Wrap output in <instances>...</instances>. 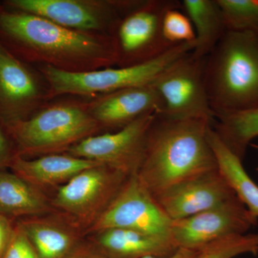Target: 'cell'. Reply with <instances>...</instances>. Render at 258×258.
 Segmentation results:
<instances>
[{
    "label": "cell",
    "instance_id": "f1b7e54d",
    "mask_svg": "<svg viewBox=\"0 0 258 258\" xmlns=\"http://www.w3.org/2000/svg\"><path fill=\"white\" fill-rule=\"evenodd\" d=\"M2 123L3 122L0 120V123ZM17 154L13 152L9 139L0 125V166L10 165Z\"/></svg>",
    "mask_w": 258,
    "mask_h": 258
},
{
    "label": "cell",
    "instance_id": "9c48e42d",
    "mask_svg": "<svg viewBox=\"0 0 258 258\" xmlns=\"http://www.w3.org/2000/svg\"><path fill=\"white\" fill-rule=\"evenodd\" d=\"M172 220L139 179L129 176L119 192L90 227L91 232L126 229L153 235H171Z\"/></svg>",
    "mask_w": 258,
    "mask_h": 258
},
{
    "label": "cell",
    "instance_id": "7a4b0ae2",
    "mask_svg": "<svg viewBox=\"0 0 258 258\" xmlns=\"http://www.w3.org/2000/svg\"><path fill=\"white\" fill-rule=\"evenodd\" d=\"M0 42L13 55L39 53L63 66L111 64L119 59L115 37L96 38L37 15L2 8Z\"/></svg>",
    "mask_w": 258,
    "mask_h": 258
},
{
    "label": "cell",
    "instance_id": "5bb4252c",
    "mask_svg": "<svg viewBox=\"0 0 258 258\" xmlns=\"http://www.w3.org/2000/svg\"><path fill=\"white\" fill-rule=\"evenodd\" d=\"M163 110L162 98L151 84L108 93L93 108L92 115L99 124L118 131L144 115Z\"/></svg>",
    "mask_w": 258,
    "mask_h": 258
},
{
    "label": "cell",
    "instance_id": "4fadbf2b",
    "mask_svg": "<svg viewBox=\"0 0 258 258\" xmlns=\"http://www.w3.org/2000/svg\"><path fill=\"white\" fill-rule=\"evenodd\" d=\"M7 5L22 13L41 17L71 30L101 29L107 23L118 25L115 10L97 8L91 3L76 0H10Z\"/></svg>",
    "mask_w": 258,
    "mask_h": 258
},
{
    "label": "cell",
    "instance_id": "9a60e30c",
    "mask_svg": "<svg viewBox=\"0 0 258 258\" xmlns=\"http://www.w3.org/2000/svg\"><path fill=\"white\" fill-rule=\"evenodd\" d=\"M37 93L31 72L0 42V120L8 124L23 119Z\"/></svg>",
    "mask_w": 258,
    "mask_h": 258
},
{
    "label": "cell",
    "instance_id": "30bf717a",
    "mask_svg": "<svg viewBox=\"0 0 258 258\" xmlns=\"http://www.w3.org/2000/svg\"><path fill=\"white\" fill-rule=\"evenodd\" d=\"M257 221L235 195L206 211L172 220L171 235L179 248L200 251L220 239L247 234Z\"/></svg>",
    "mask_w": 258,
    "mask_h": 258
},
{
    "label": "cell",
    "instance_id": "e0dca14e",
    "mask_svg": "<svg viewBox=\"0 0 258 258\" xmlns=\"http://www.w3.org/2000/svg\"><path fill=\"white\" fill-rule=\"evenodd\" d=\"M96 161L73 156H45L28 160L17 154L10 164L15 174L38 189L66 182L81 171L100 166Z\"/></svg>",
    "mask_w": 258,
    "mask_h": 258
},
{
    "label": "cell",
    "instance_id": "44dd1931",
    "mask_svg": "<svg viewBox=\"0 0 258 258\" xmlns=\"http://www.w3.org/2000/svg\"><path fill=\"white\" fill-rule=\"evenodd\" d=\"M50 211L40 190L15 174L0 171V214L5 216H37Z\"/></svg>",
    "mask_w": 258,
    "mask_h": 258
},
{
    "label": "cell",
    "instance_id": "ffe728a7",
    "mask_svg": "<svg viewBox=\"0 0 258 258\" xmlns=\"http://www.w3.org/2000/svg\"><path fill=\"white\" fill-rule=\"evenodd\" d=\"M181 9L192 23L195 47L191 53L206 57L225 35V21L217 0H183Z\"/></svg>",
    "mask_w": 258,
    "mask_h": 258
},
{
    "label": "cell",
    "instance_id": "d6986e66",
    "mask_svg": "<svg viewBox=\"0 0 258 258\" xmlns=\"http://www.w3.org/2000/svg\"><path fill=\"white\" fill-rule=\"evenodd\" d=\"M208 139L217 169L231 189L258 220V186L244 169L242 160L231 152L210 127Z\"/></svg>",
    "mask_w": 258,
    "mask_h": 258
},
{
    "label": "cell",
    "instance_id": "ba28073f",
    "mask_svg": "<svg viewBox=\"0 0 258 258\" xmlns=\"http://www.w3.org/2000/svg\"><path fill=\"white\" fill-rule=\"evenodd\" d=\"M172 8L181 9V2L148 1L118 23L115 40L122 67L157 58L176 45L166 40L162 30L164 15Z\"/></svg>",
    "mask_w": 258,
    "mask_h": 258
},
{
    "label": "cell",
    "instance_id": "52a82bcc",
    "mask_svg": "<svg viewBox=\"0 0 258 258\" xmlns=\"http://www.w3.org/2000/svg\"><path fill=\"white\" fill-rule=\"evenodd\" d=\"M205 60L189 52L161 73L152 83L164 103V110L159 113L171 118L215 121L205 86Z\"/></svg>",
    "mask_w": 258,
    "mask_h": 258
},
{
    "label": "cell",
    "instance_id": "5b68a950",
    "mask_svg": "<svg viewBox=\"0 0 258 258\" xmlns=\"http://www.w3.org/2000/svg\"><path fill=\"white\" fill-rule=\"evenodd\" d=\"M5 125L20 154H37L69 150L93 136L99 123L79 107L59 106Z\"/></svg>",
    "mask_w": 258,
    "mask_h": 258
},
{
    "label": "cell",
    "instance_id": "4dcf8cb0",
    "mask_svg": "<svg viewBox=\"0 0 258 258\" xmlns=\"http://www.w3.org/2000/svg\"><path fill=\"white\" fill-rule=\"evenodd\" d=\"M251 147H254V149H257L258 150V144H250ZM257 171H258V167L257 168V169H256Z\"/></svg>",
    "mask_w": 258,
    "mask_h": 258
},
{
    "label": "cell",
    "instance_id": "8fae6325",
    "mask_svg": "<svg viewBox=\"0 0 258 258\" xmlns=\"http://www.w3.org/2000/svg\"><path fill=\"white\" fill-rule=\"evenodd\" d=\"M154 114L144 115L113 133L91 136L68 151L73 157L96 161L126 175L137 174L143 162Z\"/></svg>",
    "mask_w": 258,
    "mask_h": 258
},
{
    "label": "cell",
    "instance_id": "83f0119b",
    "mask_svg": "<svg viewBox=\"0 0 258 258\" xmlns=\"http://www.w3.org/2000/svg\"><path fill=\"white\" fill-rule=\"evenodd\" d=\"M66 258H106L93 243L80 242Z\"/></svg>",
    "mask_w": 258,
    "mask_h": 258
},
{
    "label": "cell",
    "instance_id": "8992f818",
    "mask_svg": "<svg viewBox=\"0 0 258 258\" xmlns=\"http://www.w3.org/2000/svg\"><path fill=\"white\" fill-rule=\"evenodd\" d=\"M128 176L106 166L89 168L61 186L52 200V206L66 215L74 226L90 228Z\"/></svg>",
    "mask_w": 258,
    "mask_h": 258
},
{
    "label": "cell",
    "instance_id": "603a6c76",
    "mask_svg": "<svg viewBox=\"0 0 258 258\" xmlns=\"http://www.w3.org/2000/svg\"><path fill=\"white\" fill-rule=\"evenodd\" d=\"M227 31L258 35V0H217Z\"/></svg>",
    "mask_w": 258,
    "mask_h": 258
},
{
    "label": "cell",
    "instance_id": "d4e9b609",
    "mask_svg": "<svg viewBox=\"0 0 258 258\" xmlns=\"http://www.w3.org/2000/svg\"><path fill=\"white\" fill-rule=\"evenodd\" d=\"M162 30L166 40L173 45L195 41L196 39L191 20L180 8H172L166 12Z\"/></svg>",
    "mask_w": 258,
    "mask_h": 258
},
{
    "label": "cell",
    "instance_id": "4316f807",
    "mask_svg": "<svg viewBox=\"0 0 258 258\" xmlns=\"http://www.w3.org/2000/svg\"><path fill=\"white\" fill-rule=\"evenodd\" d=\"M15 230V227H13L9 217L0 214V258L4 257Z\"/></svg>",
    "mask_w": 258,
    "mask_h": 258
},
{
    "label": "cell",
    "instance_id": "cb8c5ba5",
    "mask_svg": "<svg viewBox=\"0 0 258 258\" xmlns=\"http://www.w3.org/2000/svg\"><path fill=\"white\" fill-rule=\"evenodd\" d=\"M244 254H258V233L225 237L200 250L198 258H235Z\"/></svg>",
    "mask_w": 258,
    "mask_h": 258
},
{
    "label": "cell",
    "instance_id": "f546056e",
    "mask_svg": "<svg viewBox=\"0 0 258 258\" xmlns=\"http://www.w3.org/2000/svg\"><path fill=\"white\" fill-rule=\"evenodd\" d=\"M200 250L196 251L192 249L179 248L174 253L165 257H155V256H147L143 258H198Z\"/></svg>",
    "mask_w": 258,
    "mask_h": 258
},
{
    "label": "cell",
    "instance_id": "2e32d148",
    "mask_svg": "<svg viewBox=\"0 0 258 258\" xmlns=\"http://www.w3.org/2000/svg\"><path fill=\"white\" fill-rule=\"evenodd\" d=\"M97 234L92 243L106 258L165 257L179 249L171 236L148 235L118 228Z\"/></svg>",
    "mask_w": 258,
    "mask_h": 258
},
{
    "label": "cell",
    "instance_id": "277c9868",
    "mask_svg": "<svg viewBox=\"0 0 258 258\" xmlns=\"http://www.w3.org/2000/svg\"><path fill=\"white\" fill-rule=\"evenodd\" d=\"M196 42H184L171 48L157 58L119 69L69 71L52 66L44 69L45 77L55 95H91L110 93L125 88L142 87L154 82L169 64L192 52Z\"/></svg>",
    "mask_w": 258,
    "mask_h": 258
},
{
    "label": "cell",
    "instance_id": "484cf974",
    "mask_svg": "<svg viewBox=\"0 0 258 258\" xmlns=\"http://www.w3.org/2000/svg\"><path fill=\"white\" fill-rule=\"evenodd\" d=\"M32 247L27 236L17 225L14 235L3 258H23Z\"/></svg>",
    "mask_w": 258,
    "mask_h": 258
},
{
    "label": "cell",
    "instance_id": "7c38bea8",
    "mask_svg": "<svg viewBox=\"0 0 258 258\" xmlns=\"http://www.w3.org/2000/svg\"><path fill=\"white\" fill-rule=\"evenodd\" d=\"M218 169L192 178L154 197L171 220L206 211L235 196Z\"/></svg>",
    "mask_w": 258,
    "mask_h": 258
},
{
    "label": "cell",
    "instance_id": "6da1fadb",
    "mask_svg": "<svg viewBox=\"0 0 258 258\" xmlns=\"http://www.w3.org/2000/svg\"><path fill=\"white\" fill-rule=\"evenodd\" d=\"M213 122L205 118L154 114L148 132L143 162L137 173L153 196L218 169L208 139Z\"/></svg>",
    "mask_w": 258,
    "mask_h": 258
},
{
    "label": "cell",
    "instance_id": "ac0fdd59",
    "mask_svg": "<svg viewBox=\"0 0 258 258\" xmlns=\"http://www.w3.org/2000/svg\"><path fill=\"white\" fill-rule=\"evenodd\" d=\"M40 258H66L81 241L72 227L45 219L30 218L18 224Z\"/></svg>",
    "mask_w": 258,
    "mask_h": 258
},
{
    "label": "cell",
    "instance_id": "7402d4cb",
    "mask_svg": "<svg viewBox=\"0 0 258 258\" xmlns=\"http://www.w3.org/2000/svg\"><path fill=\"white\" fill-rule=\"evenodd\" d=\"M212 128L226 147L243 160L251 141L258 137V108L215 120Z\"/></svg>",
    "mask_w": 258,
    "mask_h": 258
},
{
    "label": "cell",
    "instance_id": "3957f363",
    "mask_svg": "<svg viewBox=\"0 0 258 258\" xmlns=\"http://www.w3.org/2000/svg\"><path fill=\"white\" fill-rule=\"evenodd\" d=\"M205 81L217 120L258 108V35L227 31L206 57Z\"/></svg>",
    "mask_w": 258,
    "mask_h": 258
}]
</instances>
